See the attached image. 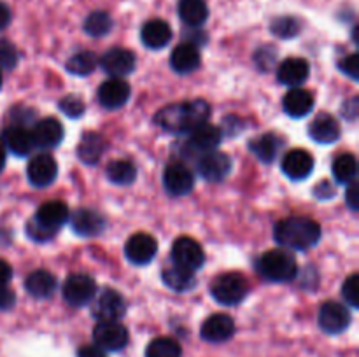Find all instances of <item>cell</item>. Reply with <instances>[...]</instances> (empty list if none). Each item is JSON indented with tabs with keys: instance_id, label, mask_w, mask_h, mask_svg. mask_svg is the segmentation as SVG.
<instances>
[{
	"instance_id": "1",
	"label": "cell",
	"mask_w": 359,
	"mask_h": 357,
	"mask_svg": "<svg viewBox=\"0 0 359 357\" xmlns=\"http://www.w3.org/2000/svg\"><path fill=\"white\" fill-rule=\"evenodd\" d=\"M210 115V107L205 100H188L172 104L161 108L154 121L160 128L170 133H191L200 125L207 122Z\"/></svg>"
},
{
	"instance_id": "2",
	"label": "cell",
	"mask_w": 359,
	"mask_h": 357,
	"mask_svg": "<svg viewBox=\"0 0 359 357\" xmlns=\"http://www.w3.org/2000/svg\"><path fill=\"white\" fill-rule=\"evenodd\" d=\"M276 241L290 251H309L321 240V226L309 217H287L273 230Z\"/></svg>"
},
{
	"instance_id": "3",
	"label": "cell",
	"mask_w": 359,
	"mask_h": 357,
	"mask_svg": "<svg viewBox=\"0 0 359 357\" xmlns=\"http://www.w3.org/2000/svg\"><path fill=\"white\" fill-rule=\"evenodd\" d=\"M258 272L272 282H290L298 273L297 259L290 251L273 248L258 259Z\"/></svg>"
},
{
	"instance_id": "4",
	"label": "cell",
	"mask_w": 359,
	"mask_h": 357,
	"mask_svg": "<svg viewBox=\"0 0 359 357\" xmlns=\"http://www.w3.org/2000/svg\"><path fill=\"white\" fill-rule=\"evenodd\" d=\"M212 298L221 304L233 307L244 301V298L249 293V284L241 273H224L217 276L210 287Z\"/></svg>"
},
{
	"instance_id": "5",
	"label": "cell",
	"mask_w": 359,
	"mask_h": 357,
	"mask_svg": "<svg viewBox=\"0 0 359 357\" xmlns=\"http://www.w3.org/2000/svg\"><path fill=\"white\" fill-rule=\"evenodd\" d=\"M97 296V282L90 275L74 273L63 284V300L70 307H84Z\"/></svg>"
},
{
	"instance_id": "6",
	"label": "cell",
	"mask_w": 359,
	"mask_h": 357,
	"mask_svg": "<svg viewBox=\"0 0 359 357\" xmlns=\"http://www.w3.org/2000/svg\"><path fill=\"white\" fill-rule=\"evenodd\" d=\"M128 329L119 321L98 322L93 329L95 345L100 346L105 352H119L128 345Z\"/></svg>"
},
{
	"instance_id": "7",
	"label": "cell",
	"mask_w": 359,
	"mask_h": 357,
	"mask_svg": "<svg viewBox=\"0 0 359 357\" xmlns=\"http://www.w3.org/2000/svg\"><path fill=\"white\" fill-rule=\"evenodd\" d=\"M126 314L125 298L114 289H104L91 307V315L98 322H114Z\"/></svg>"
},
{
	"instance_id": "8",
	"label": "cell",
	"mask_w": 359,
	"mask_h": 357,
	"mask_svg": "<svg viewBox=\"0 0 359 357\" xmlns=\"http://www.w3.org/2000/svg\"><path fill=\"white\" fill-rule=\"evenodd\" d=\"M318 322L319 328L328 335H340L349 328L351 314L346 304L337 303V301H326L319 308Z\"/></svg>"
},
{
	"instance_id": "9",
	"label": "cell",
	"mask_w": 359,
	"mask_h": 357,
	"mask_svg": "<svg viewBox=\"0 0 359 357\" xmlns=\"http://www.w3.org/2000/svg\"><path fill=\"white\" fill-rule=\"evenodd\" d=\"M172 259H174V265L195 272L203 266L205 254H203V248L200 247L198 241L189 237H181L172 245Z\"/></svg>"
},
{
	"instance_id": "10",
	"label": "cell",
	"mask_w": 359,
	"mask_h": 357,
	"mask_svg": "<svg viewBox=\"0 0 359 357\" xmlns=\"http://www.w3.org/2000/svg\"><path fill=\"white\" fill-rule=\"evenodd\" d=\"M231 160L228 154L219 153V150H209V153L198 156V174L202 178L209 182H219L224 177H228L231 172Z\"/></svg>"
},
{
	"instance_id": "11",
	"label": "cell",
	"mask_w": 359,
	"mask_h": 357,
	"mask_svg": "<svg viewBox=\"0 0 359 357\" xmlns=\"http://www.w3.org/2000/svg\"><path fill=\"white\" fill-rule=\"evenodd\" d=\"M163 186L168 195L186 196L195 188V175L186 164L170 163L163 172Z\"/></svg>"
},
{
	"instance_id": "12",
	"label": "cell",
	"mask_w": 359,
	"mask_h": 357,
	"mask_svg": "<svg viewBox=\"0 0 359 357\" xmlns=\"http://www.w3.org/2000/svg\"><path fill=\"white\" fill-rule=\"evenodd\" d=\"M56 175H58V164L51 154H37L32 158L27 167V177L35 188H46V186L53 184Z\"/></svg>"
},
{
	"instance_id": "13",
	"label": "cell",
	"mask_w": 359,
	"mask_h": 357,
	"mask_svg": "<svg viewBox=\"0 0 359 357\" xmlns=\"http://www.w3.org/2000/svg\"><path fill=\"white\" fill-rule=\"evenodd\" d=\"M221 139H223V132L217 126L203 122V125H200L198 128H195L189 133V139L184 147L188 149L189 154L202 156V154L216 149L221 144Z\"/></svg>"
},
{
	"instance_id": "14",
	"label": "cell",
	"mask_w": 359,
	"mask_h": 357,
	"mask_svg": "<svg viewBox=\"0 0 359 357\" xmlns=\"http://www.w3.org/2000/svg\"><path fill=\"white\" fill-rule=\"evenodd\" d=\"M34 220L37 226L44 227L46 231L55 234L63 224L69 220V209L63 202L53 200V202H46L39 206L37 214L34 216Z\"/></svg>"
},
{
	"instance_id": "15",
	"label": "cell",
	"mask_w": 359,
	"mask_h": 357,
	"mask_svg": "<svg viewBox=\"0 0 359 357\" xmlns=\"http://www.w3.org/2000/svg\"><path fill=\"white\" fill-rule=\"evenodd\" d=\"M158 252V241L149 233H135L125 245V254L133 265H147Z\"/></svg>"
},
{
	"instance_id": "16",
	"label": "cell",
	"mask_w": 359,
	"mask_h": 357,
	"mask_svg": "<svg viewBox=\"0 0 359 357\" xmlns=\"http://www.w3.org/2000/svg\"><path fill=\"white\" fill-rule=\"evenodd\" d=\"M100 66L109 76L125 77L135 69V55L130 49L112 48L100 58Z\"/></svg>"
},
{
	"instance_id": "17",
	"label": "cell",
	"mask_w": 359,
	"mask_h": 357,
	"mask_svg": "<svg viewBox=\"0 0 359 357\" xmlns=\"http://www.w3.org/2000/svg\"><path fill=\"white\" fill-rule=\"evenodd\" d=\"M130 98V84L123 77H111L98 88V102L102 107L114 108L123 107Z\"/></svg>"
},
{
	"instance_id": "18",
	"label": "cell",
	"mask_w": 359,
	"mask_h": 357,
	"mask_svg": "<svg viewBox=\"0 0 359 357\" xmlns=\"http://www.w3.org/2000/svg\"><path fill=\"white\" fill-rule=\"evenodd\" d=\"M235 332V322L226 314H214L202 324L200 335L209 343H223L230 340Z\"/></svg>"
},
{
	"instance_id": "19",
	"label": "cell",
	"mask_w": 359,
	"mask_h": 357,
	"mask_svg": "<svg viewBox=\"0 0 359 357\" xmlns=\"http://www.w3.org/2000/svg\"><path fill=\"white\" fill-rule=\"evenodd\" d=\"M70 226L79 237H98L105 230V217L91 209H79L70 217Z\"/></svg>"
},
{
	"instance_id": "20",
	"label": "cell",
	"mask_w": 359,
	"mask_h": 357,
	"mask_svg": "<svg viewBox=\"0 0 359 357\" xmlns=\"http://www.w3.org/2000/svg\"><path fill=\"white\" fill-rule=\"evenodd\" d=\"M314 170V158L304 149H293L284 156L283 172L291 181H304Z\"/></svg>"
},
{
	"instance_id": "21",
	"label": "cell",
	"mask_w": 359,
	"mask_h": 357,
	"mask_svg": "<svg viewBox=\"0 0 359 357\" xmlns=\"http://www.w3.org/2000/svg\"><path fill=\"white\" fill-rule=\"evenodd\" d=\"M32 139H34L35 147L41 149H53L58 146L63 139V126L58 119L46 118L35 122L32 130Z\"/></svg>"
},
{
	"instance_id": "22",
	"label": "cell",
	"mask_w": 359,
	"mask_h": 357,
	"mask_svg": "<svg viewBox=\"0 0 359 357\" xmlns=\"http://www.w3.org/2000/svg\"><path fill=\"white\" fill-rule=\"evenodd\" d=\"M2 142L16 156H28L35 149L32 132L21 125L7 126L2 132Z\"/></svg>"
},
{
	"instance_id": "23",
	"label": "cell",
	"mask_w": 359,
	"mask_h": 357,
	"mask_svg": "<svg viewBox=\"0 0 359 357\" xmlns=\"http://www.w3.org/2000/svg\"><path fill=\"white\" fill-rule=\"evenodd\" d=\"M311 74L309 62L304 58H287L277 69V79L290 88H300Z\"/></svg>"
},
{
	"instance_id": "24",
	"label": "cell",
	"mask_w": 359,
	"mask_h": 357,
	"mask_svg": "<svg viewBox=\"0 0 359 357\" xmlns=\"http://www.w3.org/2000/svg\"><path fill=\"white\" fill-rule=\"evenodd\" d=\"M309 135L319 144H333L340 139V125L332 114H318L309 126Z\"/></svg>"
},
{
	"instance_id": "25",
	"label": "cell",
	"mask_w": 359,
	"mask_h": 357,
	"mask_svg": "<svg viewBox=\"0 0 359 357\" xmlns=\"http://www.w3.org/2000/svg\"><path fill=\"white\" fill-rule=\"evenodd\" d=\"M284 111L291 118H304L309 112L314 108V97L309 90L304 88H291L286 94H284Z\"/></svg>"
},
{
	"instance_id": "26",
	"label": "cell",
	"mask_w": 359,
	"mask_h": 357,
	"mask_svg": "<svg viewBox=\"0 0 359 357\" xmlns=\"http://www.w3.org/2000/svg\"><path fill=\"white\" fill-rule=\"evenodd\" d=\"M284 142L279 135L276 133H265V135H259L256 139H252L249 142V149L251 153L258 158L263 163L270 164L276 161V158L279 156V150L283 149Z\"/></svg>"
},
{
	"instance_id": "27",
	"label": "cell",
	"mask_w": 359,
	"mask_h": 357,
	"mask_svg": "<svg viewBox=\"0 0 359 357\" xmlns=\"http://www.w3.org/2000/svg\"><path fill=\"white\" fill-rule=\"evenodd\" d=\"M170 65L177 74H191L200 65V51L195 44L182 42L172 51Z\"/></svg>"
},
{
	"instance_id": "28",
	"label": "cell",
	"mask_w": 359,
	"mask_h": 357,
	"mask_svg": "<svg viewBox=\"0 0 359 357\" xmlns=\"http://www.w3.org/2000/svg\"><path fill=\"white\" fill-rule=\"evenodd\" d=\"M144 46L149 49H161L170 42L172 28L167 21L163 20H151L147 21L140 31Z\"/></svg>"
},
{
	"instance_id": "29",
	"label": "cell",
	"mask_w": 359,
	"mask_h": 357,
	"mask_svg": "<svg viewBox=\"0 0 359 357\" xmlns=\"http://www.w3.org/2000/svg\"><path fill=\"white\" fill-rule=\"evenodd\" d=\"M177 14L188 27H202L209 18V6L205 0H179Z\"/></svg>"
},
{
	"instance_id": "30",
	"label": "cell",
	"mask_w": 359,
	"mask_h": 357,
	"mask_svg": "<svg viewBox=\"0 0 359 357\" xmlns=\"http://www.w3.org/2000/svg\"><path fill=\"white\" fill-rule=\"evenodd\" d=\"M25 287H27L30 296L37 298V300H46V298H51L53 293H55L56 279L55 275H51L46 270H37V272H32L27 276Z\"/></svg>"
},
{
	"instance_id": "31",
	"label": "cell",
	"mask_w": 359,
	"mask_h": 357,
	"mask_svg": "<svg viewBox=\"0 0 359 357\" xmlns=\"http://www.w3.org/2000/svg\"><path fill=\"white\" fill-rule=\"evenodd\" d=\"M161 279H163L165 286L170 287L175 293H186V290H191L196 286L195 272L177 265L165 268L163 273H161Z\"/></svg>"
},
{
	"instance_id": "32",
	"label": "cell",
	"mask_w": 359,
	"mask_h": 357,
	"mask_svg": "<svg viewBox=\"0 0 359 357\" xmlns=\"http://www.w3.org/2000/svg\"><path fill=\"white\" fill-rule=\"evenodd\" d=\"M105 142L98 133L86 132L77 146V156L84 164H97L104 154Z\"/></svg>"
},
{
	"instance_id": "33",
	"label": "cell",
	"mask_w": 359,
	"mask_h": 357,
	"mask_svg": "<svg viewBox=\"0 0 359 357\" xmlns=\"http://www.w3.org/2000/svg\"><path fill=\"white\" fill-rule=\"evenodd\" d=\"M109 181L118 186H130L137 177V168L128 160H114L107 164L105 170Z\"/></svg>"
},
{
	"instance_id": "34",
	"label": "cell",
	"mask_w": 359,
	"mask_h": 357,
	"mask_svg": "<svg viewBox=\"0 0 359 357\" xmlns=\"http://www.w3.org/2000/svg\"><path fill=\"white\" fill-rule=\"evenodd\" d=\"M358 175V160L354 154H340L335 161H333V177L339 184H349V182L356 181Z\"/></svg>"
},
{
	"instance_id": "35",
	"label": "cell",
	"mask_w": 359,
	"mask_h": 357,
	"mask_svg": "<svg viewBox=\"0 0 359 357\" xmlns=\"http://www.w3.org/2000/svg\"><path fill=\"white\" fill-rule=\"evenodd\" d=\"M182 349L177 340L160 336L146 346V357H181Z\"/></svg>"
},
{
	"instance_id": "36",
	"label": "cell",
	"mask_w": 359,
	"mask_h": 357,
	"mask_svg": "<svg viewBox=\"0 0 359 357\" xmlns=\"http://www.w3.org/2000/svg\"><path fill=\"white\" fill-rule=\"evenodd\" d=\"M98 65V58L91 51L76 52L69 62L65 63V69L74 76H90Z\"/></svg>"
},
{
	"instance_id": "37",
	"label": "cell",
	"mask_w": 359,
	"mask_h": 357,
	"mask_svg": "<svg viewBox=\"0 0 359 357\" xmlns=\"http://www.w3.org/2000/svg\"><path fill=\"white\" fill-rule=\"evenodd\" d=\"M112 30V18L105 10H95L84 21V31L91 37H104Z\"/></svg>"
},
{
	"instance_id": "38",
	"label": "cell",
	"mask_w": 359,
	"mask_h": 357,
	"mask_svg": "<svg viewBox=\"0 0 359 357\" xmlns=\"http://www.w3.org/2000/svg\"><path fill=\"white\" fill-rule=\"evenodd\" d=\"M302 23L294 16L276 18L270 24V31L279 38H293L300 34Z\"/></svg>"
},
{
	"instance_id": "39",
	"label": "cell",
	"mask_w": 359,
	"mask_h": 357,
	"mask_svg": "<svg viewBox=\"0 0 359 357\" xmlns=\"http://www.w3.org/2000/svg\"><path fill=\"white\" fill-rule=\"evenodd\" d=\"M84 108L86 107H84L83 98H79L77 94H67L65 98L60 100V111L72 119L81 118L84 114Z\"/></svg>"
},
{
	"instance_id": "40",
	"label": "cell",
	"mask_w": 359,
	"mask_h": 357,
	"mask_svg": "<svg viewBox=\"0 0 359 357\" xmlns=\"http://www.w3.org/2000/svg\"><path fill=\"white\" fill-rule=\"evenodd\" d=\"M342 298L349 307H359V275L353 273L342 286Z\"/></svg>"
},
{
	"instance_id": "41",
	"label": "cell",
	"mask_w": 359,
	"mask_h": 357,
	"mask_svg": "<svg viewBox=\"0 0 359 357\" xmlns=\"http://www.w3.org/2000/svg\"><path fill=\"white\" fill-rule=\"evenodd\" d=\"M18 65V49L13 42L0 38V66L2 69H14Z\"/></svg>"
},
{
	"instance_id": "42",
	"label": "cell",
	"mask_w": 359,
	"mask_h": 357,
	"mask_svg": "<svg viewBox=\"0 0 359 357\" xmlns=\"http://www.w3.org/2000/svg\"><path fill=\"white\" fill-rule=\"evenodd\" d=\"M276 49L270 48V46H265V48L258 49V52H256V63H258V69L262 70H269L270 66H273V63H276Z\"/></svg>"
},
{
	"instance_id": "43",
	"label": "cell",
	"mask_w": 359,
	"mask_h": 357,
	"mask_svg": "<svg viewBox=\"0 0 359 357\" xmlns=\"http://www.w3.org/2000/svg\"><path fill=\"white\" fill-rule=\"evenodd\" d=\"M340 70H342L346 76H349L351 79L359 80V56L358 52L346 56V58L340 62Z\"/></svg>"
},
{
	"instance_id": "44",
	"label": "cell",
	"mask_w": 359,
	"mask_h": 357,
	"mask_svg": "<svg viewBox=\"0 0 359 357\" xmlns=\"http://www.w3.org/2000/svg\"><path fill=\"white\" fill-rule=\"evenodd\" d=\"M346 202L349 205L351 210H358L359 209V184L358 181L349 182L346 189Z\"/></svg>"
},
{
	"instance_id": "45",
	"label": "cell",
	"mask_w": 359,
	"mask_h": 357,
	"mask_svg": "<svg viewBox=\"0 0 359 357\" xmlns=\"http://www.w3.org/2000/svg\"><path fill=\"white\" fill-rule=\"evenodd\" d=\"M16 303V294L7 286H0V310H9Z\"/></svg>"
},
{
	"instance_id": "46",
	"label": "cell",
	"mask_w": 359,
	"mask_h": 357,
	"mask_svg": "<svg viewBox=\"0 0 359 357\" xmlns=\"http://www.w3.org/2000/svg\"><path fill=\"white\" fill-rule=\"evenodd\" d=\"M358 111H359V98L353 97L349 100L344 102L342 105V115L349 121H354L358 118Z\"/></svg>"
},
{
	"instance_id": "47",
	"label": "cell",
	"mask_w": 359,
	"mask_h": 357,
	"mask_svg": "<svg viewBox=\"0 0 359 357\" xmlns=\"http://www.w3.org/2000/svg\"><path fill=\"white\" fill-rule=\"evenodd\" d=\"M237 125L245 126L244 121H242V119H238L237 115H228V118H224V121H223V128L228 135H237L238 132H242L241 128H237Z\"/></svg>"
},
{
	"instance_id": "48",
	"label": "cell",
	"mask_w": 359,
	"mask_h": 357,
	"mask_svg": "<svg viewBox=\"0 0 359 357\" xmlns=\"http://www.w3.org/2000/svg\"><path fill=\"white\" fill-rule=\"evenodd\" d=\"M77 357H107V354L97 345H84L77 350Z\"/></svg>"
},
{
	"instance_id": "49",
	"label": "cell",
	"mask_w": 359,
	"mask_h": 357,
	"mask_svg": "<svg viewBox=\"0 0 359 357\" xmlns=\"http://www.w3.org/2000/svg\"><path fill=\"white\" fill-rule=\"evenodd\" d=\"M316 196H318V198H323V200L332 198V196H335V188H333L330 182H321V184L316 188Z\"/></svg>"
},
{
	"instance_id": "50",
	"label": "cell",
	"mask_w": 359,
	"mask_h": 357,
	"mask_svg": "<svg viewBox=\"0 0 359 357\" xmlns=\"http://www.w3.org/2000/svg\"><path fill=\"white\" fill-rule=\"evenodd\" d=\"M11 279H13V268L9 262L0 259V286H7Z\"/></svg>"
},
{
	"instance_id": "51",
	"label": "cell",
	"mask_w": 359,
	"mask_h": 357,
	"mask_svg": "<svg viewBox=\"0 0 359 357\" xmlns=\"http://www.w3.org/2000/svg\"><path fill=\"white\" fill-rule=\"evenodd\" d=\"M9 23H11V9L6 6V4L0 2V30H4Z\"/></svg>"
},
{
	"instance_id": "52",
	"label": "cell",
	"mask_w": 359,
	"mask_h": 357,
	"mask_svg": "<svg viewBox=\"0 0 359 357\" xmlns=\"http://www.w3.org/2000/svg\"><path fill=\"white\" fill-rule=\"evenodd\" d=\"M4 167H6V149L0 144V170H4Z\"/></svg>"
},
{
	"instance_id": "53",
	"label": "cell",
	"mask_w": 359,
	"mask_h": 357,
	"mask_svg": "<svg viewBox=\"0 0 359 357\" xmlns=\"http://www.w3.org/2000/svg\"><path fill=\"white\" fill-rule=\"evenodd\" d=\"M0 88H2V72H0Z\"/></svg>"
}]
</instances>
